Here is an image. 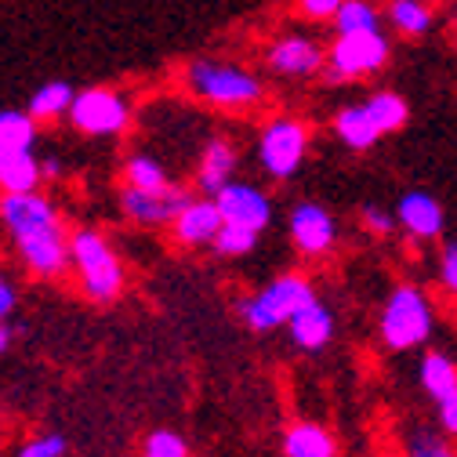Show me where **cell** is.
Masks as SVG:
<instances>
[{"instance_id": "obj_15", "label": "cell", "mask_w": 457, "mask_h": 457, "mask_svg": "<svg viewBox=\"0 0 457 457\" xmlns=\"http://www.w3.org/2000/svg\"><path fill=\"white\" fill-rule=\"evenodd\" d=\"M221 225H225V218H221L214 196H193L186 204V211L170 221V237L186 247H207L221 233Z\"/></svg>"}, {"instance_id": "obj_3", "label": "cell", "mask_w": 457, "mask_h": 457, "mask_svg": "<svg viewBox=\"0 0 457 457\" xmlns=\"http://www.w3.org/2000/svg\"><path fill=\"white\" fill-rule=\"evenodd\" d=\"M186 84L196 98L221 109H251L265 98V87L251 70L233 62H214V59H196L186 70Z\"/></svg>"}, {"instance_id": "obj_31", "label": "cell", "mask_w": 457, "mask_h": 457, "mask_svg": "<svg viewBox=\"0 0 457 457\" xmlns=\"http://www.w3.org/2000/svg\"><path fill=\"white\" fill-rule=\"evenodd\" d=\"M439 287L457 298V240H446L439 247Z\"/></svg>"}, {"instance_id": "obj_25", "label": "cell", "mask_w": 457, "mask_h": 457, "mask_svg": "<svg viewBox=\"0 0 457 457\" xmlns=\"http://www.w3.org/2000/svg\"><path fill=\"white\" fill-rule=\"evenodd\" d=\"M37 142V120L22 109H0V149L8 153H26Z\"/></svg>"}, {"instance_id": "obj_24", "label": "cell", "mask_w": 457, "mask_h": 457, "mask_svg": "<svg viewBox=\"0 0 457 457\" xmlns=\"http://www.w3.org/2000/svg\"><path fill=\"white\" fill-rule=\"evenodd\" d=\"M124 182L131 186V189H145V193H167L170 186V175H167V167L156 160V156H149V153H135V156H128V163H124Z\"/></svg>"}, {"instance_id": "obj_32", "label": "cell", "mask_w": 457, "mask_h": 457, "mask_svg": "<svg viewBox=\"0 0 457 457\" xmlns=\"http://www.w3.org/2000/svg\"><path fill=\"white\" fill-rule=\"evenodd\" d=\"M407 457H457L439 436L432 432H418L411 443H407Z\"/></svg>"}, {"instance_id": "obj_8", "label": "cell", "mask_w": 457, "mask_h": 457, "mask_svg": "<svg viewBox=\"0 0 457 457\" xmlns=\"http://www.w3.org/2000/svg\"><path fill=\"white\" fill-rule=\"evenodd\" d=\"M70 240L73 237L66 233L62 218L59 221H47L40 228H29V233L12 237L22 265L33 276H40V279H54V276H62L66 269H73V262H70Z\"/></svg>"}, {"instance_id": "obj_18", "label": "cell", "mask_w": 457, "mask_h": 457, "mask_svg": "<svg viewBox=\"0 0 457 457\" xmlns=\"http://www.w3.org/2000/svg\"><path fill=\"white\" fill-rule=\"evenodd\" d=\"M237 149H233V142L228 138H211L207 145H204V156H200V167H196V186L207 193V196H214L218 189H225L228 182H233V175H237Z\"/></svg>"}, {"instance_id": "obj_4", "label": "cell", "mask_w": 457, "mask_h": 457, "mask_svg": "<svg viewBox=\"0 0 457 457\" xmlns=\"http://www.w3.org/2000/svg\"><path fill=\"white\" fill-rule=\"evenodd\" d=\"M312 302H316L312 283L302 272H283V276L269 279L258 295L240 302V316L251 330L265 334V330H276V327H287Z\"/></svg>"}, {"instance_id": "obj_30", "label": "cell", "mask_w": 457, "mask_h": 457, "mask_svg": "<svg viewBox=\"0 0 457 457\" xmlns=\"http://www.w3.org/2000/svg\"><path fill=\"white\" fill-rule=\"evenodd\" d=\"M360 221H363V228H367L370 237H388V233H395V228H399L395 214H388V211L378 207V204H363V207H360Z\"/></svg>"}, {"instance_id": "obj_20", "label": "cell", "mask_w": 457, "mask_h": 457, "mask_svg": "<svg viewBox=\"0 0 457 457\" xmlns=\"http://www.w3.org/2000/svg\"><path fill=\"white\" fill-rule=\"evenodd\" d=\"M44 182L40 156L33 149L26 153H8L0 160V193H37Z\"/></svg>"}, {"instance_id": "obj_28", "label": "cell", "mask_w": 457, "mask_h": 457, "mask_svg": "<svg viewBox=\"0 0 457 457\" xmlns=\"http://www.w3.org/2000/svg\"><path fill=\"white\" fill-rule=\"evenodd\" d=\"M142 457H193V450H189L186 436H179L175 428H156L145 436Z\"/></svg>"}, {"instance_id": "obj_22", "label": "cell", "mask_w": 457, "mask_h": 457, "mask_svg": "<svg viewBox=\"0 0 457 457\" xmlns=\"http://www.w3.org/2000/svg\"><path fill=\"white\" fill-rule=\"evenodd\" d=\"M363 102H367V109H370L374 124L381 128V135L403 131L407 120H411V105H407V98L399 95V91H374V95H367Z\"/></svg>"}, {"instance_id": "obj_26", "label": "cell", "mask_w": 457, "mask_h": 457, "mask_svg": "<svg viewBox=\"0 0 457 457\" xmlns=\"http://www.w3.org/2000/svg\"><path fill=\"white\" fill-rule=\"evenodd\" d=\"M334 29L337 33H374L381 29V12L374 0H345L341 12L334 15Z\"/></svg>"}, {"instance_id": "obj_10", "label": "cell", "mask_w": 457, "mask_h": 457, "mask_svg": "<svg viewBox=\"0 0 457 457\" xmlns=\"http://www.w3.org/2000/svg\"><path fill=\"white\" fill-rule=\"evenodd\" d=\"M287 228H291V240L302 254L309 258H320L327 254L334 244H337V221L334 214L316 204V200H302L291 207V218H287Z\"/></svg>"}, {"instance_id": "obj_7", "label": "cell", "mask_w": 457, "mask_h": 457, "mask_svg": "<svg viewBox=\"0 0 457 457\" xmlns=\"http://www.w3.org/2000/svg\"><path fill=\"white\" fill-rule=\"evenodd\" d=\"M70 124L80 135H95V138H109V135H120L131 124V105L120 91H109V87H87L73 98L70 105Z\"/></svg>"}, {"instance_id": "obj_36", "label": "cell", "mask_w": 457, "mask_h": 457, "mask_svg": "<svg viewBox=\"0 0 457 457\" xmlns=\"http://www.w3.org/2000/svg\"><path fill=\"white\" fill-rule=\"evenodd\" d=\"M12 345V330H8V323L4 320H0V353H4Z\"/></svg>"}, {"instance_id": "obj_12", "label": "cell", "mask_w": 457, "mask_h": 457, "mask_svg": "<svg viewBox=\"0 0 457 457\" xmlns=\"http://www.w3.org/2000/svg\"><path fill=\"white\" fill-rule=\"evenodd\" d=\"M395 221H399V228H403L411 240L432 244V240L443 237V228H446V211H443L436 193L411 189V193L399 196V204H395Z\"/></svg>"}, {"instance_id": "obj_2", "label": "cell", "mask_w": 457, "mask_h": 457, "mask_svg": "<svg viewBox=\"0 0 457 457\" xmlns=\"http://www.w3.org/2000/svg\"><path fill=\"white\" fill-rule=\"evenodd\" d=\"M70 262L77 269L80 291L87 302L109 305L124 295V283H128L124 262L117 258L112 244L98 233V228H77L73 240H70Z\"/></svg>"}, {"instance_id": "obj_29", "label": "cell", "mask_w": 457, "mask_h": 457, "mask_svg": "<svg viewBox=\"0 0 457 457\" xmlns=\"http://www.w3.org/2000/svg\"><path fill=\"white\" fill-rule=\"evenodd\" d=\"M70 453V443L66 436L59 432H40V436H29L15 457H66Z\"/></svg>"}, {"instance_id": "obj_9", "label": "cell", "mask_w": 457, "mask_h": 457, "mask_svg": "<svg viewBox=\"0 0 457 457\" xmlns=\"http://www.w3.org/2000/svg\"><path fill=\"white\" fill-rule=\"evenodd\" d=\"M418 381L432 399L439 428L446 436H457V363L446 353H425L418 363Z\"/></svg>"}, {"instance_id": "obj_13", "label": "cell", "mask_w": 457, "mask_h": 457, "mask_svg": "<svg viewBox=\"0 0 457 457\" xmlns=\"http://www.w3.org/2000/svg\"><path fill=\"white\" fill-rule=\"evenodd\" d=\"M193 200L189 189L182 186H170L167 193H145V189H131L124 186L120 193V211L135 221V225H170L182 211L186 204Z\"/></svg>"}, {"instance_id": "obj_14", "label": "cell", "mask_w": 457, "mask_h": 457, "mask_svg": "<svg viewBox=\"0 0 457 457\" xmlns=\"http://www.w3.org/2000/svg\"><path fill=\"white\" fill-rule=\"evenodd\" d=\"M265 59L279 77H312V73H320L327 66V51L312 37L291 33V37H279L269 47Z\"/></svg>"}, {"instance_id": "obj_37", "label": "cell", "mask_w": 457, "mask_h": 457, "mask_svg": "<svg viewBox=\"0 0 457 457\" xmlns=\"http://www.w3.org/2000/svg\"><path fill=\"white\" fill-rule=\"evenodd\" d=\"M453 29H457V15H453Z\"/></svg>"}, {"instance_id": "obj_33", "label": "cell", "mask_w": 457, "mask_h": 457, "mask_svg": "<svg viewBox=\"0 0 457 457\" xmlns=\"http://www.w3.org/2000/svg\"><path fill=\"white\" fill-rule=\"evenodd\" d=\"M298 4V12H302V19H309V22H334V15L341 12V4L345 0H295Z\"/></svg>"}, {"instance_id": "obj_5", "label": "cell", "mask_w": 457, "mask_h": 457, "mask_svg": "<svg viewBox=\"0 0 457 457\" xmlns=\"http://www.w3.org/2000/svg\"><path fill=\"white\" fill-rule=\"evenodd\" d=\"M388 37L381 29L374 33H337L327 47V77L330 80H367L385 70L388 62Z\"/></svg>"}, {"instance_id": "obj_34", "label": "cell", "mask_w": 457, "mask_h": 457, "mask_svg": "<svg viewBox=\"0 0 457 457\" xmlns=\"http://www.w3.org/2000/svg\"><path fill=\"white\" fill-rule=\"evenodd\" d=\"M15 309H19V291H15V283L0 272V320H8Z\"/></svg>"}, {"instance_id": "obj_23", "label": "cell", "mask_w": 457, "mask_h": 457, "mask_svg": "<svg viewBox=\"0 0 457 457\" xmlns=\"http://www.w3.org/2000/svg\"><path fill=\"white\" fill-rule=\"evenodd\" d=\"M77 91L66 84V80H47L44 87L33 91L29 98V117L33 120H54V117H70V105H73Z\"/></svg>"}, {"instance_id": "obj_1", "label": "cell", "mask_w": 457, "mask_h": 457, "mask_svg": "<svg viewBox=\"0 0 457 457\" xmlns=\"http://www.w3.org/2000/svg\"><path fill=\"white\" fill-rule=\"evenodd\" d=\"M436 330V309L418 283H395L378 312V337L388 353L421 349Z\"/></svg>"}, {"instance_id": "obj_27", "label": "cell", "mask_w": 457, "mask_h": 457, "mask_svg": "<svg viewBox=\"0 0 457 457\" xmlns=\"http://www.w3.org/2000/svg\"><path fill=\"white\" fill-rule=\"evenodd\" d=\"M254 244H258V233L254 228H244V225H221V233L214 237V251L218 254H225V258H244V254H251L254 251Z\"/></svg>"}, {"instance_id": "obj_19", "label": "cell", "mask_w": 457, "mask_h": 457, "mask_svg": "<svg viewBox=\"0 0 457 457\" xmlns=\"http://www.w3.org/2000/svg\"><path fill=\"white\" fill-rule=\"evenodd\" d=\"M283 457H337V439L320 421H295L283 432Z\"/></svg>"}, {"instance_id": "obj_16", "label": "cell", "mask_w": 457, "mask_h": 457, "mask_svg": "<svg viewBox=\"0 0 457 457\" xmlns=\"http://www.w3.org/2000/svg\"><path fill=\"white\" fill-rule=\"evenodd\" d=\"M334 330H337V320H334L330 305H323L320 298L312 305H305L287 323V334H291V341H295L302 353H323L330 341H334Z\"/></svg>"}, {"instance_id": "obj_17", "label": "cell", "mask_w": 457, "mask_h": 457, "mask_svg": "<svg viewBox=\"0 0 457 457\" xmlns=\"http://www.w3.org/2000/svg\"><path fill=\"white\" fill-rule=\"evenodd\" d=\"M334 135L341 138V145L353 149V153H367V149H374V145L385 138L381 128H378L374 117H370L367 102L341 105V109L334 112Z\"/></svg>"}, {"instance_id": "obj_6", "label": "cell", "mask_w": 457, "mask_h": 457, "mask_svg": "<svg viewBox=\"0 0 457 457\" xmlns=\"http://www.w3.org/2000/svg\"><path fill=\"white\" fill-rule=\"evenodd\" d=\"M305 153H309V128L295 117H279L265 124V131L258 135V163L276 182H287L291 175H298Z\"/></svg>"}, {"instance_id": "obj_21", "label": "cell", "mask_w": 457, "mask_h": 457, "mask_svg": "<svg viewBox=\"0 0 457 457\" xmlns=\"http://www.w3.org/2000/svg\"><path fill=\"white\" fill-rule=\"evenodd\" d=\"M388 22L395 33H403V37H425L432 29V4L428 0H388V8H385Z\"/></svg>"}, {"instance_id": "obj_11", "label": "cell", "mask_w": 457, "mask_h": 457, "mask_svg": "<svg viewBox=\"0 0 457 457\" xmlns=\"http://www.w3.org/2000/svg\"><path fill=\"white\" fill-rule=\"evenodd\" d=\"M214 204L228 225H244V228H254V233H265L272 221V200L251 182L233 179L225 189L214 193Z\"/></svg>"}, {"instance_id": "obj_35", "label": "cell", "mask_w": 457, "mask_h": 457, "mask_svg": "<svg viewBox=\"0 0 457 457\" xmlns=\"http://www.w3.org/2000/svg\"><path fill=\"white\" fill-rule=\"evenodd\" d=\"M40 170H44V179H59V175H62L59 156H44V160H40Z\"/></svg>"}, {"instance_id": "obj_38", "label": "cell", "mask_w": 457, "mask_h": 457, "mask_svg": "<svg viewBox=\"0 0 457 457\" xmlns=\"http://www.w3.org/2000/svg\"><path fill=\"white\" fill-rule=\"evenodd\" d=\"M0 160H4V149H0Z\"/></svg>"}]
</instances>
